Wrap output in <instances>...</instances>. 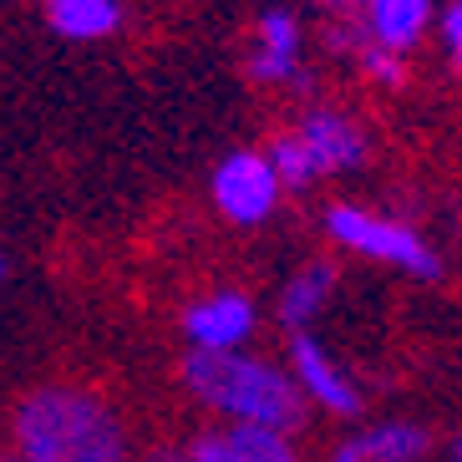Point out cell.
Returning <instances> with one entry per match:
<instances>
[{
	"instance_id": "d6986e66",
	"label": "cell",
	"mask_w": 462,
	"mask_h": 462,
	"mask_svg": "<svg viewBox=\"0 0 462 462\" xmlns=\"http://www.w3.org/2000/svg\"><path fill=\"white\" fill-rule=\"evenodd\" d=\"M452 61H457V71H462V51H452Z\"/></svg>"
},
{
	"instance_id": "277c9868",
	"label": "cell",
	"mask_w": 462,
	"mask_h": 462,
	"mask_svg": "<svg viewBox=\"0 0 462 462\" xmlns=\"http://www.w3.org/2000/svg\"><path fill=\"white\" fill-rule=\"evenodd\" d=\"M280 173H274L270 152H254V148H234L224 163L214 168V204L229 224H264L280 204Z\"/></svg>"
},
{
	"instance_id": "5bb4252c",
	"label": "cell",
	"mask_w": 462,
	"mask_h": 462,
	"mask_svg": "<svg viewBox=\"0 0 462 462\" xmlns=\"http://www.w3.org/2000/svg\"><path fill=\"white\" fill-rule=\"evenodd\" d=\"M270 163H274V173H280V183L285 189H305V183H315L320 178V168H315V158H310V148H305V137L290 127V133H280L270 143Z\"/></svg>"
},
{
	"instance_id": "52a82bcc",
	"label": "cell",
	"mask_w": 462,
	"mask_h": 462,
	"mask_svg": "<svg viewBox=\"0 0 462 462\" xmlns=\"http://www.w3.org/2000/svg\"><path fill=\"white\" fill-rule=\"evenodd\" d=\"M193 462H300V452L290 448L285 432H270V427H239V421H224L214 432H199L189 442Z\"/></svg>"
},
{
	"instance_id": "8992f818",
	"label": "cell",
	"mask_w": 462,
	"mask_h": 462,
	"mask_svg": "<svg viewBox=\"0 0 462 462\" xmlns=\"http://www.w3.org/2000/svg\"><path fill=\"white\" fill-rule=\"evenodd\" d=\"M290 361H295V381L305 386V396H315V407L336 411V417H356L361 411L356 386L326 356V346L315 340V330H290Z\"/></svg>"
},
{
	"instance_id": "9a60e30c",
	"label": "cell",
	"mask_w": 462,
	"mask_h": 462,
	"mask_svg": "<svg viewBox=\"0 0 462 462\" xmlns=\"http://www.w3.org/2000/svg\"><path fill=\"white\" fill-rule=\"evenodd\" d=\"M442 42L452 51H462V0H452L448 11H442Z\"/></svg>"
},
{
	"instance_id": "ffe728a7",
	"label": "cell",
	"mask_w": 462,
	"mask_h": 462,
	"mask_svg": "<svg viewBox=\"0 0 462 462\" xmlns=\"http://www.w3.org/2000/svg\"><path fill=\"white\" fill-rule=\"evenodd\" d=\"M336 5H356V0H336Z\"/></svg>"
},
{
	"instance_id": "7c38bea8",
	"label": "cell",
	"mask_w": 462,
	"mask_h": 462,
	"mask_svg": "<svg viewBox=\"0 0 462 462\" xmlns=\"http://www.w3.org/2000/svg\"><path fill=\"white\" fill-rule=\"evenodd\" d=\"M46 21L67 42H102L117 31L123 5L117 0H46Z\"/></svg>"
},
{
	"instance_id": "e0dca14e",
	"label": "cell",
	"mask_w": 462,
	"mask_h": 462,
	"mask_svg": "<svg viewBox=\"0 0 462 462\" xmlns=\"http://www.w3.org/2000/svg\"><path fill=\"white\" fill-rule=\"evenodd\" d=\"M148 462H193V457H189V448H163V452H152Z\"/></svg>"
},
{
	"instance_id": "2e32d148",
	"label": "cell",
	"mask_w": 462,
	"mask_h": 462,
	"mask_svg": "<svg viewBox=\"0 0 462 462\" xmlns=\"http://www.w3.org/2000/svg\"><path fill=\"white\" fill-rule=\"evenodd\" d=\"M330 462H371V457H366V448H361V442H346V448H340Z\"/></svg>"
},
{
	"instance_id": "8fae6325",
	"label": "cell",
	"mask_w": 462,
	"mask_h": 462,
	"mask_svg": "<svg viewBox=\"0 0 462 462\" xmlns=\"http://www.w3.org/2000/svg\"><path fill=\"white\" fill-rule=\"evenodd\" d=\"M330 290H336V264L315 259V264L295 270L290 274V285L280 290V320H285L290 330H310V320L326 310Z\"/></svg>"
},
{
	"instance_id": "ac0fdd59",
	"label": "cell",
	"mask_w": 462,
	"mask_h": 462,
	"mask_svg": "<svg viewBox=\"0 0 462 462\" xmlns=\"http://www.w3.org/2000/svg\"><path fill=\"white\" fill-rule=\"evenodd\" d=\"M452 462H462V437H457V442H452Z\"/></svg>"
},
{
	"instance_id": "ba28073f",
	"label": "cell",
	"mask_w": 462,
	"mask_h": 462,
	"mask_svg": "<svg viewBox=\"0 0 462 462\" xmlns=\"http://www.w3.org/2000/svg\"><path fill=\"white\" fill-rule=\"evenodd\" d=\"M295 133L305 137V148H310L320 178L326 173H351V168H361V158H366V137H361V127H356L351 117H340L336 107L305 112Z\"/></svg>"
},
{
	"instance_id": "7a4b0ae2",
	"label": "cell",
	"mask_w": 462,
	"mask_h": 462,
	"mask_svg": "<svg viewBox=\"0 0 462 462\" xmlns=\"http://www.w3.org/2000/svg\"><path fill=\"white\" fill-rule=\"evenodd\" d=\"M183 386H189L208 411L239 427H270V432H300L305 427V386L285 376L270 361L234 351H193L183 361Z\"/></svg>"
},
{
	"instance_id": "5b68a950",
	"label": "cell",
	"mask_w": 462,
	"mask_h": 462,
	"mask_svg": "<svg viewBox=\"0 0 462 462\" xmlns=\"http://www.w3.org/2000/svg\"><path fill=\"white\" fill-rule=\"evenodd\" d=\"M183 336L193 340V351H239L254 336V305L234 290L193 300L183 310Z\"/></svg>"
},
{
	"instance_id": "3957f363",
	"label": "cell",
	"mask_w": 462,
	"mask_h": 462,
	"mask_svg": "<svg viewBox=\"0 0 462 462\" xmlns=\"http://www.w3.org/2000/svg\"><path fill=\"white\" fill-rule=\"evenodd\" d=\"M326 234L340 249H356V254H366V259L396 264V270L417 274V280H442L437 249H427V239L417 229H407V224H396V218H381L356 204H336V208H326Z\"/></svg>"
},
{
	"instance_id": "4fadbf2b",
	"label": "cell",
	"mask_w": 462,
	"mask_h": 462,
	"mask_svg": "<svg viewBox=\"0 0 462 462\" xmlns=\"http://www.w3.org/2000/svg\"><path fill=\"white\" fill-rule=\"evenodd\" d=\"M361 448H366L371 462H417L427 452V432L417 421H381L361 437Z\"/></svg>"
},
{
	"instance_id": "9c48e42d",
	"label": "cell",
	"mask_w": 462,
	"mask_h": 462,
	"mask_svg": "<svg viewBox=\"0 0 462 462\" xmlns=\"http://www.w3.org/2000/svg\"><path fill=\"white\" fill-rule=\"evenodd\" d=\"M295 67H300V21L285 5H274V11L259 15V26H254L249 77L254 82H285V77H295Z\"/></svg>"
},
{
	"instance_id": "6da1fadb",
	"label": "cell",
	"mask_w": 462,
	"mask_h": 462,
	"mask_svg": "<svg viewBox=\"0 0 462 462\" xmlns=\"http://www.w3.org/2000/svg\"><path fill=\"white\" fill-rule=\"evenodd\" d=\"M15 462H127L123 421L82 386H36L15 407Z\"/></svg>"
},
{
	"instance_id": "30bf717a",
	"label": "cell",
	"mask_w": 462,
	"mask_h": 462,
	"mask_svg": "<svg viewBox=\"0 0 462 462\" xmlns=\"http://www.w3.org/2000/svg\"><path fill=\"white\" fill-rule=\"evenodd\" d=\"M432 21V0H366V31L392 51H411Z\"/></svg>"
}]
</instances>
